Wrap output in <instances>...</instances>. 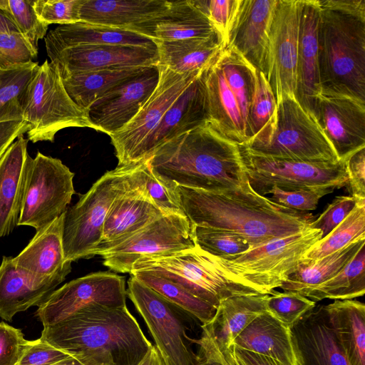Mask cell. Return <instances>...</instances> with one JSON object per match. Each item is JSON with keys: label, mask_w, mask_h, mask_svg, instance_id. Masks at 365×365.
<instances>
[{"label": "cell", "mask_w": 365, "mask_h": 365, "mask_svg": "<svg viewBox=\"0 0 365 365\" xmlns=\"http://www.w3.org/2000/svg\"><path fill=\"white\" fill-rule=\"evenodd\" d=\"M185 216L194 226L240 235L251 248L309 227L314 216L281 206L259 195L250 182L240 188L209 192L176 186Z\"/></svg>", "instance_id": "cell-1"}, {"label": "cell", "mask_w": 365, "mask_h": 365, "mask_svg": "<svg viewBox=\"0 0 365 365\" xmlns=\"http://www.w3.org/2000/svg\"><path fill=\"white\" fill-rule=\"evenodd\" d=\"M83 365H138L153 344L127 306L90 304L40 337Z\"/></svg>", "instance_id": "cell-2"}, {"label": "cell", "mask_w": 365, "mask_h": 365, "mask_svg": "<svg viewBox=\"0 0 365 365\" xmlns=\"http://www.w3.org/2000/svg\"><path fill=\"white\" fill-rule=\"evenodd\" d=\"M168 186L220 192L249 183L240 145L207 123L160 145L147 160Z\"/></svg>", "instance_id": "cell-3"}, {"label": "cell", "mask_w": 365, "mask_h": 365, "mask_svg": "<svg viewBox=\"0 0 365 365\" xmlns=\"http://www.w3.org/2000/svg\"><path fill=\"white\" fill-rule=\"evenodd\" d=\"M320 7L321 91L344 94L365 102V20Z\"/></svg>", "instance_id": "cell-4"}, {"label": "cell", "mask_w": 365, "mask_h": 365, "mask_svg": "<svg viewBox=\"0 0 365 365\" xmlns=\"http://www.w3.org/2000/svg\"><path fill=\"white\" fill-rule=\"evenodd\" d=\"M132 271H147L166 278L216 309L228 297L260 294L231 275L219 257L197 245L177 252L141 257Z\"/></svg>", "instance_id": "cell-5"}, {"label": "cell", "mask_w": 365, "mask_h": 365, "mask_svg": "<svg viewBox=\"0 0 365 365\" xmlns=\"http://www.w3.org/2000/svg\"><path fill=\"white\" fill-rule=\"evenodd\" d=\"M22 120L27 123V139L53 142L56 134L67 128H89L88 113L68 95L58 66L46 60L27 85L21 99Z\"/></svg>", "instance_id": "cell-6"}, {"label": "cell", "mask_w": 365, "mask_h": 365, "mask_svg": "<svg viewBox=\"0 0 365 365\" xmlns=\"http://www.w3.org/2000/svg\"><path fill=\"white\" fill-rule=\"evenodd\" d=\"M322 237L320 230L308 227L250 249L231 260L219 258L240 282L267 294L281 287L296 271L306 252Z\"/></svg>", "instance_id": "cell-7"}, {"label": "cell", "mask_w": 365, "mask_h": 365, "mask_svg": "<svg viewBox=\"0 0 365 365\" xmlns=\"http://www.w3.org/2000/svg\"><path fill=\"white\" fill-rule=\"evenodd\" d=\"M131 165L106 172L65 212L63 247L66 261L93 257L110 207L123 190Z\"/></svg>", "instance_id": "cell-8"}, {"label": "cell", "mask_w": 365, "mask_h": 365, "mask_svg": "<svg viewBox=\"0 0 365 365\" xmlns=\"http://www.w3.org/2000/svg\"><path fill=\"white\" fill-rule=\"evenodd\" d=\"M242 148L252 154L272 158L340 160L314 117L293 96H286L277 104V125L270 140L252 149Z\"/></svg>", "instance_id": "cell-9"}, {"label": "cell", "mask_w": 365, "mask_h": 365, "mask_svg": "<svg viewBox=\"0 0 365 365\" xmlns=\"http://www.w3.org/2000/svg\"><path fill=\"white\" fill-rule=\"evenodd\" d=\"M127 295L144 320L165 365H197L187 334L188 313L130 275Z\"/></svg>", "instance_id": "cell-10"}, {"label": "cell", "mask_w": 365, "mask_h": 365, "mask_svg": "<svg viewBox=\"0 0 365 365\" xmlns=\"http://www.w3.org/2000/svg\"><path fill=\"white\" fill-rule=\"evenodd\" d=\"M74 173L56 158L37 152L29 159L21 210L17 226L38 231L61 215L75 193Z\"/></svg>", "instance_id": "cell-11"}, {"label": "cell", "mask_w": 365, "mask_h": 365, "mask_svg": "<svg viewBox=\"0 0 365 365\" xmlns=\"http://www.w3.org/2000/svg\"><path fill=\"white\" fill-rule=\"evenodd\" d=\"M240 150L251 187L264 196L273 186L282 189H339L347 185L345 160L329 163L277 159L252 154L242 147Z\"/></svg>", "instance_id": "cell-12"}, {"label": "cell", "mask_w": 365, "mask_h": 365, "mask_svg": "<svg viewBox=\"0 0 365 365\" xmlns=\"http://www.w3.org/2000/svg\"><path fill=\"white\" fill-rule=\"evenodd\" d=\"M194 225L184 215H164L117 246L101 252L103 264L120 273H130L144 257L167 255L194 247Z\"/></svg>", "instance_id": "cell-13"}, {"label": "cell", "mask_w": 365, "mask_h": 365, "mask_svg": "<svg viewBox=\"0 0 365 365\" xmlns=\"http://www.w3.org/2000/svg\"><path fill=\"white\" fill-rule=\"evenodd\" d=\"M302 0H277L270 27L264 75L277 103L296 98L298 36Z\"/></svg>", "instance_id": "cell-14"}, {"label": "cell", "mask_w": 365, "mask_h": 365, "mask_svg": "<svg viewBox=\"0 0 365 365\" xmlns=\"http://www.w3.org/2000/svg\"><path fill=\"white\" fill-rule=\"evenodd\" d=\"M126 296L124 277L110 272H93L55 289L38 307L36 317L43 327L51 326L90 304L125 307Z\"/></svg>", "instance_id": "cell-15"}, {"label": "cell", "mask_w": 365, "mask_h": 365, "mask_svg": "<svg viewBox=\"0 0 365 365\" xmlns=\"http://www.w3.org/2000/svg\"><path fill=\"white\" fill-rule=\"evenodd\" d=\"M159 68V82L152 95L125 127L110 135L118 165L133 163L140 144L156 128L171 105L202 72L178 73L165 67Z\"/></svg>", "instance_id": "cell-16"}, {"label": "cell", "mask_w": 365, "mask_h": 365, "mask_svg": "<svg viewBox=\"0 0 365 365\" xmlns=\"http://www.w3.org/2000/svg\"><path fill=\"white\" fill-rule=\"evenodd\" d=\"M310 113L339 160L365 148V102L349 96L320 91Z\"/></svg>", "instance_id": "cell-17"}, {"label": "cell", "mask_w": 365, "mask_h": 365, "mask_svg": "<svg viewBox=\"0 0 365 365\" xmlns=\"http://www.w3.org/2000/svg\"><path fill=\"white\" fill-rule=\"evenodd\" d=\"M159 79V66H150L104 93L87 110L93 129L109 136L121 130L152 95Z\"/></svg>", "instance_id": "cell-18"}, {"label": "cell", "mask_w": 365, "mask_h": 365, "mask_svg": "<svg viewBox=\"0 0 365 365\" xmlns=\"http://www.w3.org/2000/svg\"><path fill=\"white\" fill-rule=\"evenodd\" d=\"M60 74L101 69L158 65V47L131 45H86L48 54Z\"/></svg>", "instance_id": "cell-19"}, {"label": "cell", "mask_w": 365, "mask_h": 365, "mask_svg": "<svg viewBox=\"0 0 365 365\" xmlns=\"http://www.w3.org/2000/svg\"><path fill=\"white\" fill-rule=\"evenodd\" d=\"M297 365H351L325 305L314 307L290 327Z\"/></svg>", "instance_id": "cell-20"}, {"label": "cell", "mask_w": 365, "mask_h": 365, "mask_svg": "<svg viewBox=\"0 0 365 365\" xmlns=\"http://www.w3.org/2000/svg\"><path fill=\"white\" fill-rule=\"evenodd\" d=\"M202 73L167 110L156 128L138 148L132 164L148 160L165 142L207 123Z\"/></svg>", "instance_id": "cell-21"}, {"label": "cell", "mask_w": 365, "mask_h": 365, "mask_svg": "<svg viewBox=\"0 0 365 365\" xmlns=\"http://www.w3.org/2000/svg\"><path fill=\"white\" fill-rule=\"evenodd\" d=\"M113 200L106 217L101 240L93 256L113 248L164 214L130 178Z\"/></svg>", "instance_id": "cell-22"}, {"label": "cell", "mask_w": 365, "mask_h": 365, "mask_svg": "<svg viewBox=\"0 0 365 365\" xmlns=\"http://www.w3.org/2000/svg\"><path fill=\"white\" fill-rule=\"evenodd\" d=\"M66 276H39L18 267L13 257L4 256L0 265V317L11 322L17 313L38 307Z\"/></svg>", "instance_id": "cell-23"}, {"label": "cell", "mask_w": 365, "mask_h": 365, "mask_svg": "<svg viewBox=\"0 0 365 365\" xmlns=\"http://www.w3.org/2000/svg\"><path fill=\"white\" fill-rule=\"evenodd\" d=\"M277 0H243L226 46L264 73L270 27Z\"/></svg>", "instance_id": "cell-24"}, {"label": "cell", "mask_w": 365, "mask_h": 365, "mask_svg": "<svg viewBox=\"0 0 365 365\" xmlns=\"http://www.w3.org/2000/svg\"><path fill=\"white\" fill-rule=\"evenodd\" d=\"M319 0H302L298 36L296 98L310 113L321 91L319 73Z\"/></svg>", "instance_id": "cell-25"}, {"label": "cell", "mask_w": 365, "mask_h": 365, "mask_svg": "<svg viewBox=\"0 0 365 365\" xmlns=\"http://www.w3.org/2000/svg\"><path fill=\"white\" fill-rule=\"evenodd\" d=\"M28 142L20 135L0 157V237L9 235L19 222L30 158Z\"/></svg>", "instance_id": "cell-26"}, {"label": "cell", "mask_w": 365, "mask_h": 365, "mask_svg": "<svg viewBox=\"0 0 365 365\" xmlns=\"http://www.w3.org/2000/svg\"><path fill=\"white\" fill-rule=\"evenodd\" d=\"M173 1L165 0H81V21L131 31L160 18Z\"/></svg>", "instance_id": "cell-27"}, {"label": "cell", "mask_w": 365, "mask_h": 365, "mask_svg": "<svg viewBox=\"0 0 365 365\" xmlns=\"http://www.w3.org/2000/svg\"><path fill=\"white\" fill-rule=\"evenodd\" d=\"M202 76L207 123L222 136L240 145L245 144L248 140L245 124L239 105L224 77L219 57L203 71Z\"/></svg>", "instance_id": "cell-28"}, {"label": "cell", "mask_w": 365, "mask_h": 365, "mask_svg": "<svg viewBox=\"0 0 365 365\" xmlns=\"http://www.w3.org/2000/svg\"><path fill=\"white\" fill-rule=\"evenodd\" d=\"M65 212L36 231L27 246L13 257L18 267L42 277L71 272L72 262L66 261L63 247Z\"/></svg>", "instance_id": "cell-29"}, {"label": "cell", "mask_w": 365, "mask_h": 365, "mask_svg": "<svg viewBox=\"0 0 365 365\" xmlns=\"http://www.w3.org/2000/svg\"><path fill=\"white\" fill-rule=\"evenodd\" d=\"M47 54L64 48L86 45H131L157 47L156 42L131 31L84 21L60 25L45 37Z\"/></svg>", "instance_id": "cell-30"}, {"label": "cell", "mask_w": 365, "mask_h": 365, "mask_svg": "<svg viewBox=\"0 0 365 365\" xmlns=\"http://www.w3.org/2000/svg\"><path fill=\"white\" fill-rule=\"evenodd\" d=\"M132 31L155 41L206 38L218 34L207 17L192 0L173 1L165 15Z\"/></svg>", "instance_id": "cell-31"}, {"label": "cell", "mask_w": 365, "mask_h": 365, "mask_svg": "<svg viewBox=\"0 0 365 365\" xmlns=\"http://www.w3.org/2000/svg\"><path fill=\"white\" fill-rule=\"evenodd\" d=\"M232 345L269 357L281 365H297L290 328L266 311L249 324Z\"/></svg>", "instance_id": "cell-32"}, {"label": "cell", "mask_w": 365, "mask_h": 365, "mask_svg": "<svg viewBox=\"0 0 365 365\" xmlns=\"http://www.w3.org/2000/svg\"><path fill=\"white\" fill-rule=\"evenodd\" d=\"M155 42L159 56L158 66L178 73L206 70L216 61L225 47L219 34Z\"/></svg>", "instance_id": "cell-33"}, {"label": "cell", "mask_w": 365, "mask_h": 365, "mask_svg": "<svg viewBox=\"0 0 365 365\" xmlns=\"http://www.w3.org/2000/svg\"><path fill=\"white\" fill-rule=\"evenodd\" d=\"M267 294L237 295L228 297L220 304L209 324L222 353L227 351L249 324L266 311Z\"/></svg>", "instance_id": "cell-34"}, {"label": "cell", "mask_w": 365, "mask_h": 365, "mask_svg": "<svg viewBox=\"0 0 365 365\" xmlns=\"http://www.w3.org/2000/svg\"><path fill=\"white\" fill-rule=\"evenodd\" d=\"M331 324L351 365H365V305L354 299L325 305Z\"/></svg>", "instance_id": "cell-35"}, {"label": "cell", "mask_w": 365, "mask_h": 365, "mask_svg": "<svg viewBox=\"0 0 365 365\" xmlns=\"http://www.w3.org/2000/svg\"><path fill=\"white\" fill-rule=\"evenodd\" d=\"M365 245V238H359L343 248L317 259H302L296 271L279 288L303 296L339 272Z\"/></svg>", "instance_id": "cell-36"}, {"label": "cell", "mask_w": 365, "mask_h": 365, "mask_svg": "<svg viewBox=\"0 0 365 365\" xmlns=\"http://www.w3.org/2000/svg\"><path fill=\"white\" fill-rule=\"evenodd\" d=\"M147 67L113 68L60 75L69 97L87 111L107 91Z\"/></svg>", "instance_id": "cell-37"}, {"label": "cell", "mask_w": 365, "mask_h": 365, "mask_svg": "<svg viewBox=\"0 0 365 365\" xmlns=\"http://www.w3.org/2000/svg\"><path fill=\"white\" fill-rule=\"evenodd\" d=\"M277 121V103L263 72L256 69L255 86L249 110L247 141L240 146L252 149L269 142Z\"/></svg>", "instance_id": "cell-38"}, {"label": "cell", "mask_w": 365, "mask_h": 365, "mask_svg": "<svg viewBox=\"0 0 365 365\" xmlns=\"http://www.w3.org/2000/svg\"><path fill=\"white\" fill-rule=\"evenodd\" d=\"M365 293V245L333 277L317 286L305 297L317 302L324 299H353Z\"/></svg>", "instance_id": "cell-39"}, {"label": "cell", "mask_w": 365, "mask_h": 365, "mask_svg": "<svg viewBox=\"0 0 365 365\" xmlns=\"http://www.w3.org/2000/svg\"><path fill=\"white\" fill-rule=\"evenodd\" d=\"M219 61L228 87L239 105L247 134V118L255 92L257 68L230 46L224 48L219 56Z\"/></svg>", "instance_id": "cell-40"}, {"label": "cell", "mask_w": 365, "mask_h": 365, "mask_svg": "<svg viewBox=\"0 0 365 365\" xmlns=\"http://www.w3.org/2000/svg\"><path fill=\"white\" fill-rule=\"evenodd\" d=\"M130 274L200 321L202 324L210 323L216 313L217 309L214 306L166 278L147 271H132Z\"/></svg>", "instance_id": "cell-41"}, {"label": "cell", "mask_w": 365, "mask_h": 365, "mask_svg": "<svg viewBox=\"0 0 365 365\" xmlns=\"http://www.w3.org/2000/svg\"><path fill=\"white\" fill-rule=\"evenodd\" d=\"M359 238H365V200H358L349 214L329 233L315 242L302 259H317Z\"/></svg>", "instance_id": "cell-42"}, {"label": "cell", "mask_w": 365, "mask_h": 365, "mask_svg": "<svg viewBox=\"0 0 365 365\" xmlns=\"http://www.w3.org/2000/svg\"><path fill=\"white\" fill-rule=\"evenodd\" d=\"M38 66L33 61L0 69V123L22 120L21 96Z\"/></svg>", "instance_id": "cell-43"}, {"label": "cell", "mask_w": 365, "mask_h": 365, "mask_svg": "<svg viewBox=\"0 0 365 365\" xmlns=\"http://www.w3.org/2000/svg\"><path fill=\"white\" fill-rule=\"evenodd\" d=\"M130 178L143 193L164 214L185 215L175 189L168 186L153 172L147 160L133 164Z\"/></svg>", "instance_id": "cell-44"}, {"label": "cell", "mask_w": 365, "mask_h": 365, "mask_svg": "<svg viewBox=\"0 0 365 365\" xmlns=\"http://www.w3.org/2000/svg\"><path fill=\"white\" fill-rule=\"evenodd\" d=\"M193 233L198 247L224 259H235L251 248L245 238L229 231L194 226Z\"/></svg>", "instance_id": "cell-45"}, {"label": "cell", "mask_w": 365, "mask_h": 365, "mask_svg": "<svg viewBox=\"0 0 365 365\" xmlns=\"http://www.w3.org/2000/svg\"><path fill=\"white\" fill-rule=\"evenodd\" d=\"M0 9L12 21L19 32L38 51V41L47 34L48 25L37 17L33 1L0 0Z\"/></svg>", "instance_id": "cell-46"}, {"label": "cell", "mask_w": 365, "mask_h": 365, "mask_svg": "<svg viewBox=\"0 0 365 365\" xmlns=\"http://www.w3.org/2000/svg\"><path fill=\"white\" fill-rule=\"evenodd\" d=\"M315 306V302L295 292L273 290L265 301L266 312L289 328Z\"/></svg>", "instance_id": "cell-47"}, {"label": "cell", "mask_w": 365, "mask_h": 365, "mask_svg": "<svg viewBox=\"0 0 365 365\" xmlns=\"http://www.w3.org/2000/svg\"><path fill=\"white\" fill-rule=\"evenodd\" d=\"M334 190L332 187L282 189L273 186L266 191L264 195H269V200L284 207L309 212L317 208L322 197L331 193Z\"/></svg>", "instance_id": "cell-48"}, {"label": "cell", "mask_w": 365, "mask_h": 365, "mask_svg": "<svg viewBox=\"0 0 365 365\" xmlns=\"http://www.w3.org/2000/svg\"><path fill=\"white\" fill-rule=\"evenodd\" d=\"M243 0H195V6L207 17L227 46L230 33L237 19Z\"/></svg>", "instance_id": "cell-49"}, {"label": "cell", "mask_w": 365, "mask_h": 365, "mask_svg": "<svg viewBox=\"0 0 365 365\" xmlns=\"http://www.w3.org/2000/svg\"><path fill=\"white\" fill-rule=\"evenodd\" d=\"M81 0H36L33 1V7L41 21L60 26L81 21Z\"/></svg>", "instance_id": "cell-50"}, {"label": "cell", "mask_w": 365, "mask_h": 365, "mask_svg": "<svg viewBox=\"0 0 365 365\" xmlns=\"http://www.w3.org/2000/svg\"><path fill=\"white\" fill-rule=\"evenodd\" d=\"M37 54L19 32L0 33V69L33 62Z\"/></svg>", "instance_id": "cell-51"}, {"label": "cell", "mask_w": 365, "mask_h": 365, "mask_svg": "<svg viewBox=\"0 0 365 365\" xmlns=\"http://www.w3.org/2000/svg\"><path fill=\"white\" fill-rule=\"evenodd\" d=\"M356 201L351 196L336 197L319 217L309 224V227L319 229L323 237L326 236L349 214Z\"/></svg>", "instance_id": "cell-52"}, {"label": "cell", "mask_w": 365, "mask_h": 365, "mask_svg": "<svg viewBox=\"0 0 365 365\" xmlns=\"http://www.w3.org/2000/svg\"><path fill=\"white\" fill-rule=\"evenodd\" d=\"M27 341L21 329L0 322V365H17Z\"/></svg>", "instance_id": "cell-53"}, {"label": "cell", "mask_w": 365, "mask_h": 365, "mask_svg": "<svg viewBox=\"0 0 365 365\" xmlns=\"http://www.w3.org/2000/svg\"><path fill=\"white\" fill-rule=\"evenodd\" d=\"M69 356L39 338L33 341L28 340L17 365H53Z\"/></svg>", "instance_id": "cell-54"}, {"label": "cell", "mask_w": 365, "mask_h": 365, "mask_svg": "<svg viewBox=\"0 0 365 365\" xmlns=\"http://www.w3.org/2000/svg\"><path fill=\"white\" fill-rule=\"evenodd\" d=\"M348 190L357 201L365 200V148L345 160Z\"/></svg>", "instance_id": "cell-55"}, {"label": "cell", "mask_w": 365, "mask_h": 365, "mask_svg": "<svg viewBox=\"0 0 365 365\" xmlns=\"http://www.w3.org/2000/svg\"><path fill=\"white\" fill-rule=\"evenodd\" d=\"M201 327L200 337L190 338V341L199 346L197 365H230L217 345L210 324H202Z\"/></svg>", "instance_id": "cell-56"}, {"label": "cell", "mask_w": 365, "mask_h": 365, "mask_svg": "<svg viewBox=\"0 0 365 365\" xmlns=\"http://www.w3.org/2000/svg\"><path fill=\"white\" fill-rule=\"evenodd\" d=\"M29 127L24 120L0 123V156L20 135L26 133Z\"/></svg>", "instance_id": "cell-57"}, {"label": "cell", "mask_w": 365, "mask_h": 365, "mask_svg": "<svg viewBox=\"0 0 365 365\" xmlns=\"http://www.w3.org/2000/svg\"><path fill=\"white\" fill-rule=\"evenodd\" d=\"M319 3L323 8L365 20V0H319Z\"/></svg>", "instance_id": "cell-58"}, {"label": "cell", "mask_w": 365, "mask_h": 365, "mask_svg": "<svg viewBox=\"0 0 365 365\" xmlns=\"http://www.w3.org/2000/svg\"><path fill=\"white\" fill-rule=\"evenodd\" d=\"M230 348L245 365H281L269 357L239 349L234 345H231Z\"/></svg>", "instance_id": "cell-59"}, {"label": "cell", "mask_w": 365, "mask_h": 365, "mask_svg": "<svg viewBox=\"0 0 365 365\" xmlns=\"http://www.w3.org/2000/svg\"><path fill=\"white\" fill-rule=\"evenodd\" d=\"M138 365H165L156 346L153 344Z\"/></svg>", "instance_id": "cell-60"}, {"label": "cell", "mask_w": 365, "mask_h": 365, "mask_svg": "<svg viewBox=\"0 0 365 365\" xmlns=\"http://www.w3.org/2000/svg\"><path fill=\"white\" fill-rule=\"evenodd\" d=\"M19 32L12 21L0 9V33Z\"/></svg>", "instance_id": "cell-61"}, {"label": "cell", "mask_w": 365, "mask_h": 365, "mask_svg": "<svg viewBox=\"0 0 365 365\" xmlns=\"http://www.w3.org/2000/svg\"><path fill=\"white\" fill-rule=\"evenodd\" d=\"M230 365H245L240 359L233 353L230 347L226 352L222 353Z\"/></svg>", "instance_id": "cell-62"}, {"label": "cell", "mask_w": 365, "mask_h": 365, "mask_svg": "<svg viewBox=\"0 0 365 365\" xmlns=\"http://www.w3.org/2000/svg\"><path fill=\"white\" fill-rule=\"evenodd\" d=\"M53 365H83L76 359L72 356H69L67 359L61 361Z\"/></svg>", "instance_id": "cell-63"}, {"label": "cell", "mask_w": 365, "mask_h": 365, "mask_svg": "<svg viewBox=\"0 0 365 365\" xmlns=\"http://www.w3.org/2000/svg\"><path fill=\"white\" fill-rule=\"evenodd\" d=\"M1 157V156H0Z\"/></svg>", "instance_id": "cell-64"}]
</instances>
